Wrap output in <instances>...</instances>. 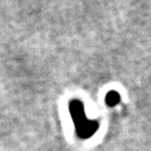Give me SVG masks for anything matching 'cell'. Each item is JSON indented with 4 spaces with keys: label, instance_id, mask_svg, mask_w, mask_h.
I'll list each match as a JSON object with an SVG mask.
<instances>
[{
    "label": "cell",
    "instance_id": "6da1fadb",
    "mask_svg": "<svg viewBox=\"0 0 151 151\" xmlns=\"http://www.w3.org/2000/svg\"><path fill=\"white\" fill-rule=\"evenodd\" d=\"M107 104L108 105H116V103H119V100H120V97H119V94L116 93V91H111L110 93L107 96Z\"/></svg>",
    "mask_w": 151,
    "mask_h": 151
}]
</instances>
